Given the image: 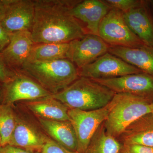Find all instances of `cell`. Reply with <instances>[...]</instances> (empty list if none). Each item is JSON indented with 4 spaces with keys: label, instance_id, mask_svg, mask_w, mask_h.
<instances>
[{
    "label": "cell",
    "instance_id": "cell-8",
    "mask_svg": "<svg viewBox=\"0 0 153 153\" xmlns=\"http://www.w3.org/2000/svg\"><path fill=\"white\" fill-rule=\"evenodd\" d=\"M78 71L79 76L91 79H109L143 72L108 52L90 64L79 68Z\"/></svg>",
    "mask_w": 153,
    "mask_h": 153
},
{
    "label": "cell",
    "instance_id": "cell-22",
    "mask_svg": "<svg viewBox=\"0 0 153 153\" xmlns=\"http://www.w3.org/2000/svg\"><path fill=\"white\" fill-rule=\"evenodd\" d=\"M16 118L17 115L11 105H0V134L2 147L8 145L16 127Z\"/></svg>",
    "mask_w": 153,
    "mask_h": 153
},
{
    "label": "cell",
    "instance_id": "cell-14",
    "mask_svg": "<svg viewBox=\"0 0 153 153\" xmlns=\"http://www.w3.org/2000/svg\"><path fill=\"white\" fill-rule=\"evenodd\" d=\"M111 9L103 0L77 1L71 8L70 13L85 24L88 33L98 36L100 23Z\"/></svg>",
    "mask_w": 153,
    "mask_h": 153
},
{
    "label": "cell",
    "instance_id": "cell-26",
    "mask_svg": "<svg viewBox=\"0 0 153 153\" xmlns=\"http://www.w3.org/2000/svg\"><path fill=\"white\" fill-rule=\"evenodd\" d=\"M120 153H153V147L139 144H122Z\"/></svg>",
    "mask_w": 153,
    "mask_h": 153
},
{
    "label": "cell",
    "instance_id": "cell-24",
    "mask_svg": "<svg viewBox=\"0 0 153 153\" xmlns=\"http://www.w3.org/2000/svg\"><path fill=\"white\" fill-rule=\"evenodd\" d=\"M41 153H78L69 150L48 137Z\"/></svg>",
    "mask_w": 153,
    "mask_h": 153
},
{
    "label": "cell",
    "instance_id": "cell-15",
    "mask_svg": "<svg viewBox=\"0 0 153 153\" xmlns=\"http://www.w3.org/2000/svg\"><path fill=\"white\" fill-rule=\"evenodd\" d=\"M128 27L146 46L153 47V16L147 1L140 7L123 13Z\"/></svg>",
    "mask_w": 153,
    "mask_h": 153
},
{
    "label": "cell",
    "instance_id": "cell-11",
    "mask_svg": "<svg viewBox=\"0 0 153 153\" xmlns=\"http://www.w3.org/2000/svg\"><path fill=\"white\" fill-rule=\"evenodd\" d=\"M35 2L32 0H10L4 16L0 22L10 33L31 31L35 18Z\"/></svg>",
    "mask_w": 153,
    "mask_h": 153
},
{
    "label": "cell",
    "instance_id": "cell-28",
    "mask_svg": "<svg viewBox=\"0 0 153 153\" xmlns=\"http://www.w3.org/2000/svg\"><path fill=\"white\" fill-rule=\"evenodd\" d=\"M0 153H32L20 148L7 145L2 147L0 149Z\"/></svg>",
    "mask_w": 153,
    "mask_h": 153
},
{
    "label": "cell",
    "instance_id": "cell-31",
    "mask_svg": "<svg viewBox=\"0 0 153 153\" xmlns=\"http://www.w3.org/2000/svg\"><path fill=\"white\" fill-rule=\"evenodd\" d=\"M151 114L152 115V116L153 117V102H152V103H151Z\"/></svg>",
    "mask_w": 153,
    "mask_h": 153
},
{
    "label": "cell",
    "instance_id": "cell-5",
    "mask_svg": "<svg viewBox=\"0 0 153 153\" xmlns=\"http://www.w3.org/2000/svg\"><path fill=\"white\" fill-rule=\"evenodd\" d=\"M98 36L110 46L136 48L146 45L128 27L123 13L116 9H111L102 19Z\"/></svg>",
    "mask_w": 153,
    "mask_h": 153
},
{
    "label": "cell",
    "instance_id": "cell-6",
    "mask_svg": "<svg viewBox=\"0 0 153 153\" xmlns=\"http://www.w3.org/2000/svg\"><path fill=\"white\" fill-rule=\"evenodd\" d=\"M110 109V102L104 107L94 110L68 109L69 121L73 126L77 140V152L85 153L94 134L106 120Z\"/></svg>",
    "mask_w": 153,
    "mask_h": 153
},
{
    "label": "cell",
    "instance_id": "cell-19",
    "mask_svg": "<svg viewBox=\"0 0 153 153\" xmlns=\"http://www.w3.org/2000/svg\"><path fill=\"white\" fill-rule=\"evenodd\" d=\"M25 105L39 118L57 121H69L68 108L52 95L36 100L26 101Z\"/></svg>",
    "mask_w": 153,
    "mask_h": 153
},
{
    "label": "cell",
    "instance_id": "cell-30",
    "mask_svg": "<svg viewBox=\"0 0 153 153\" xmlns=\"http://www.w3.org/2000/svg\"><path fill=\"white\" fill-rule=\"evenodd\" d=\"M148 7L149 8L152 15L153 16V0H150V1H147Z\"/></svg>",
    "mask_w": 153,
    "mask_h": 153
},
{
    "label": "cell",
    "instance_id": "cell-25",
    "mask_svg": "<svg viewBox=\"0 0 153 153\" xmlns=\"http://www.w3.org/2000/svg\"><path fill=\"white\" fill-rule=\"evenodd\" d=\"M5 61L2 53L0 52V83L4 84L8 82L16 73Z\"/></svg>",
    "mask_w": 153,
    "mask_h": 153
},
{
    "label": "cell",
    "instance_id": "cell-10",
    "mask_svg": "<svg viewBox=\"0 0 153 153\" xmlns=\"http://www.w3.org/2000/svg\"><path fill=\"white\" fill-rule=\"evenodd\" d=\"M68 59L79 68L95 61L108 52L110 46L99 36L86 33L69 43Z\"/></svg>",
    "mask_w": 153,
    "mask_h": 153
},
{
    "label": "cell",
    "instance_id": "cell-7",
    "mask_svg": "<svg viewBox=\"0 0 153 153\" xmlns=\"http://www.w3.org/2000/svg\"><path fill=\"white\" fill-rule=\"evenodd\" d=\"M4 103L13 104L20 101L36 100L52 95L33 78L20 71L3 84Z\"/></svg>",
    "mask_w": 153,
    "mask_h": 153
},
{
    "label": "cell",
    "instance_id": "cell-21",
    "mask_svg": "<svg viewBox=\"0 0 153 153\" xmlns=\"http://www.w3.org/2000/svg\"><path fill=\"white\" fill-rule=\"evenodd\" d=\"M121 147L117 139L107 134L103 123L91 138L84 153H120Z\"/></svg>",
    "mask_w": 153,
    "mask_h": 153
},
{
    "label": "cell",
    "instance_id": "cell-4",
    "mask_svg": "<svg viewBox=\"0 0 153 153\" xmlns=\"http://www.w3.org/2000/svg\"><path fill=\"white\" fill-rule=\"evenodd\" d=\"M149 102L128 93H115L104 122L107 134L116 139L133 123L151 113Z\"/></svg>",
    "mask_w": 153,
    "mask_h": 153
},
{
    "label": "cell",
    "instance_id": "cell-18",
    "mask_svg": "<svg viewBox=\"0 0 153 153\" xmlns=\"http://www.w3.org/2000/svg\"><path fill=\"white\" fill-rule=\"evenodd\" d=\"M41 127L49 138L72 152H76L77 140L69 121L48 120L38 118Z\"/></svg>",
    "mask_w": 153,
    "mask_h": 153
},
{
    "label": "cell",
    "instance_id": "cell-20",
    "mask_svg": "<svg viewBox=\"0 0 153 153\" xmlns=\"http://www.w3.org/2000/svg\"><path fill=\"white\" fill-rule=\"evenodd\" d=\"M69 49V43L35 44L28 62L68 59Z\"/></svg>",
    "mask_w": 153,
    "mask_h": 153
},
{
    "label": "cell",
    "instance_id": "cell-17",
    "mask_svg": "<svg viewBox=\"0 0 153 153\" xmlns=\"http://www.w3.org/2000/svg\"><path fill=\"white\" fill-rule=\"evenodd\" d=\"M117 139L123 145L139 144L153 147V117L149 114L140 118Z\"/></svg>",
    "mask_w": 153,
    "mask_h": 153
},
{
    "label": "cell",
    "instance_id": "cell-23",
    "mask_svg": "<svg viewBox=\"0 0 153 153\" xmlns=\"http://www.w3.org/2000/svg\"><path fill=\"white\" fill-rule=\"evenodd\" d=\"M111 9H116L125 13L142 5L145 1L141 0H103Z\"/></svg>",
    "mask_w": 153,
    "mask_h": 153
},
{
    "label": "cell",
    "instance_id": "cell-12",
    "mask_svg": "<svg viewBox=\"0 0 153 153\" xmlns=\"http://www.w3.org/2000/svg\"><path fill=\"white\" fill-rule=\"evenodd\" d=\"M35 43L29 30L10 33V40L1 52L6 63L16 71H20L28 62Z\"/></svg>",
    "mask_w": 153,
    "mask_h": 153
},
{
    "label": "cell",
    "instance_id": "cell-1",
    "mask_svg": "<svg viewBox=\"0 0 153 153\" xmlns=\"http://www.w3.org/2000/svg\"><path fill=\"white\" fill-rule=\"evenodd\" d=\"M77 1L34 0L35 18L31 32L35 44L70 43L87 33L70 13Z\"/></svg>",
    "mask_w": 153,
    "mask_h": 153
},
{
    "label": "cell",
    "instance_id": "cell-3",
    "mask_svg": "<svg viewBox=\"0 0 153 153\" xmlns=\"http://www.w3.org/2000/svg\"><path fill=\"white\" fill-rule=\"evenodd\" d=\"M20 71L33 78L52 95L65 89L79 76L78 69L68 59L28 61Z\"/></svg>",
    "mask_w": 153,
    "mask_h": 153
},
{
    "label": "cell",
    "instance_id": "cell-32",
    "mask_svg": "<svg viewBox=\"0 0 153 153\" xmlns=\"http://www.w3.org/2000/svg\"><path fill=\"white\" fill-rule=\"evenodd\" d=\"M2 147V138L1 134H0V149H1Z\"/></svg>",
    "mask_w": 153,
    "mask_h": 153
},
{
    "label": "cell",
    "instance_id": "cell-2",
    "mask_svg": "<svg viewBox=\"0 0 153 153\" xmlns=\"http://www.w3.org/2000/svg\"><path fill=\"white\" fill-rule=\"evenodd\" d=\"M115 94L93 79L80 76L71 85L52 96L68 109L91 111L106 106Z\"/></svg>",
    "mask_w": 153,
    "mask_h": 153
},
{
    "label": "cell",
    "instance_id": "cell-33",
    "mask_svg": "<svg viewBox=\"0 0 153 153\" xmlns=\"http://www.w3.org/2000/svg\"><path fill=\"white\" fill-rule=\"evenodd\" d=\"M2 89L0 88V97L1 96L2 97Z\"/></svg>",
    "mask_w": 153,
    "mask_h": 153
},
{
    "label": "cell",
    "instance_id": "cell-9",
    "mask_svg": "<svg viewBox=\"0 0 153 153\" xmlns=\"http://www.w3.org/2000/svg\"><path fill=\"white\" fill-rule=\"evenodd\" d=\"M115 93H128L153 102V76L142 73L109 79H92Z\"/></svg>",
    "mask_w": 153,
    "mask_h": 153
},
{
    "label": "cell",
    "instance_id": "cell-16",
    "mask_svg": "<svg viewBox=\"0 0 153 153\" xmlns=\"http://www.w3.org/2000/svg\"><path fill=\"white\" fill-rule=\"evenodd\" d=\"M108 52L143 73L153 76V47L145 45L130 48L110 46Z\"/></svg>",
    "mask_w": 153,
    "mask_h": 153
},
{
    "label": "cell",
    "instance_id": "cell-29",
    "mask_svg": "<svg viewBox=\"0 0 153 153\" xmlns=\"http://www.w3.org/2000/svg\"><path fill=\"white\" fill-rule=\"evenodd\" d=\"M10 0H0V22L4 16Z\"/></svg>",
    "mask_w": 153,
    "mask_h": 153
},
{
    "label": "cell",
    "instance_id": "cell-27",
    "mask_svg": "<svg viewBox=\"0 0 153 153\" xmlns=\"http://www.w3.org/2000/svg\"><path fill=\"white\" fill-rule=\"evenodd\" d=\"M10 40V33H9L0 24V52L1 53L8 45Z\"/></svg>",
    "mask_w": 153,
    "mask_h": 153
},
{
    "label": "cell",
    "instance_id": "cell-13",
    "mask_svg": "<svg viewBox=\"0 0 153 153\" xmlns=\"http://www.w3.org/2000/svg\"><path fill=\"white\" fill-rule=\"evenodd\" d=\"M48 137L30 122L17 116L16 127L8 145L41 153Z\"/></svg>",
    "mask_w": 153,
    "mask_h": 153
}]
</instances>
